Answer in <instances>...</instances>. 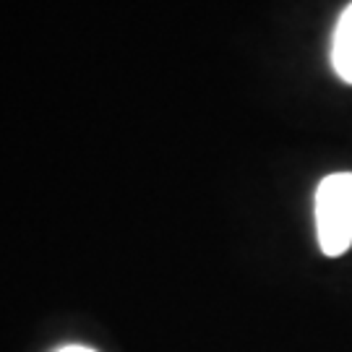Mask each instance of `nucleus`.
I'll return each instance as SVG.
<instances>
[{
	"instance_id": "obj_1",
	"label": "nucleus",
	"mask_w": 352,
	"mask_h": 352,
	"mask_svg": "<svg viewBox=\"0 0 352 352\" xmlns=\"http://www.w3.org/2000/svg\"><path fill=\"white\" fill-rule=\"evenodd\" d=\"M316 230L327 256H342L352 245V173L321 180L316 190Z\"/></svg>"
},
{
	"instance_id": "obj_2",
	"label": "nucleus",
	"mask_w": 352,
	"mask_h": 352,
	"mask_svg": "<svg viewBox=\"0 0 352 352\" xmlns=\"http://www.w3.org/2000/svg\"><path fill=\"white\" fill-rule=\"evenodd\" d=\"M331 65L342 81L352 84V3L342 11L334 39H331Z\"/></svg>"
},
{
	"instance_id": "obj_3",
	"label": "nucleus",
	"mask_w": 352,
	"mask_h": 352,
	"mask_svg": "<svg viewBox=\"0 0 352 352\" xmlns=\"http://www.w3.org/2000/svg\"><path fill=\"white\" fill-rule=\"evenodd\" d=\"M55 352H97V350L84 347V344H65V347H60V350H55Z\"/></svg>"
}]
</instances>
